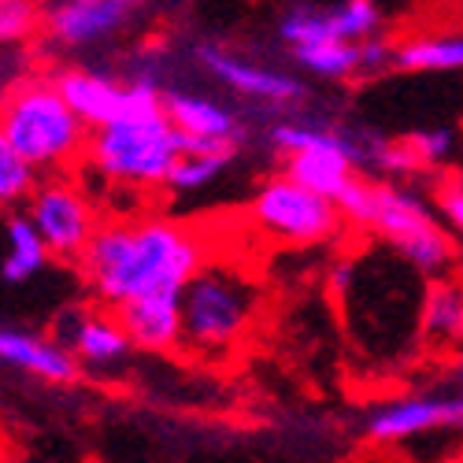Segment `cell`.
Listing matches in <instances>:
<instances>
[{"label": "cell", "instance_id": "26", "mask_svg": "<svg viewBox=\"0 0 463 463\" xmlns=\"http://www.w3.org/2000/svg\"><path fill=\"white\" fill-rule=\"evenodd\" d=\"M438 208L449 222V234L463 245V178H449L438 189Z\"/></svg>", "mask_w": 463, "mask_h": 463}, {"label": "cell", "instance_id": "6", "mask_svg": "<svg viewBox=\"0 0 463 463\" xmlns=\"http://www.w3.org/2000/svg\"><path fill=\"white\" fill-rule=\"evenodd\" d=\"M56 90L67 100V108L86 123V130H104L123 119H145V115H160L167 90L160 86L156 74H134L130 82H115L100 71L71 67L56 74Z\"/></svg>", "mask_w": 463, "mask_h": 463}, {"label": "cell", "instance_id": "17", "mask_svg": "<svg viewBox=\"0 0 463 463\" xmlns=\"http://www.w3.org/2000/svg\"><path fill=\"white\" fill-rule=\"evenodd\" d=\"M286 175L293 182H300L304 189L319 193V197L337 201L341 189L349 185L360 171L345 152H297V156H286Z\"/></svg>", "mask_w": 463, "mask_h": 463}, {"label": "cell", "instance_id": "22", "mask_svg": "<svg viewBox=\"0 0 463 463\" xmlns=\"http://www.w3.org/2000/svg\"><path fill=\"white\" fill-rule=\"evenodd\" d=\"M33 189H37V171L23 160V152L0 130V208L30 204Z\"/></svg>", "mask_w": 463, "mask_h": 463}, {"label": "cell", "instance_id": "31", "mask_svg": "<svg viewBox=\"0 0 463 463\" xmlns=\"http://www.w3.org/2000/svg\"><path fill=\"white\" fill-rule=\"evenodd\" d=\"M459 463H463V459H459Z\"/></svg>", "mask_w": 463, "mask_h": 463}, {"label": "cell", "instance_id": "9", "mask_svg": "<svg viewBox=\"0 0 463 463\" xmlns=\"http://www.w3.org/2000/svg\"><path fill=\"white\" fill-rule=\"evenodd\" d=\"M463 430V393H408L364 415V434L378 449H397L422 434Z\"/></svg>", "mask_w": 463, "mask_h": 463}, {"label": "cell", "instance_id": "30", "mask_svg": "<svg viewBox=\"0 0 463 463\" xmlns=\"http://www.w3.org/2000/svg\"><path fill=\"white\" fill-rule=\"evenodd\" d=\"M459 282H463V279H459Z\"/></svg>", "mask_w": 463, "mask_h": 463}, {"label": "cell", "instance_id": "12", "mask_svg": "<svg viewBox=\"0 0 463 463\" xmlns=\"http://www.w3.org/2000/svg\"><path fill=\"white\" fill-rule=\"evenodd\" d=\"M130 0H56L45 12L49 37L63 49H86L130 19Z\"/></svg>", "mask_w": 463, "mask_h": 463}, {"label": "cell", "instance_id": "2", "mask_svg": "<svg viewBox=\"0 0 463 463\" xmlns=\"http://www.w3.org/2000/svg\"><path fill=\"white\" fill-rule=\"evenodd\" d=\"M334 204L345 222L378 234L411 271L427 275V282L452 275V267L459 260V241L434 219V212L419 193L397 182H374L356 175L341 189V197Z\"/></svg>", "mask_w": 463, "mask_h": 463}, {"label": "cell", "instance_id": "13", "mask_svg": "<svg viewBox=\"0 0 463 463\" xmlns=\"http://www.w3.org/2000/svg\"><path fill=\"white\" fill-rule=\"evenodd\" d=\"M0 364H8L23 374H33L52 385H71L79 378V360H74L56 337L26 334L15 326H0Z\"/></svg>", "mask_w": 463, "mask_h": 463}, {"label": "cell", "instance_id": "14", "mask_svg": "<svg viewBox=\"0 0 463 463\" xmlns=\"http://www.w3.org/2000/svg\"><path fill=\"white\" fill-rule=\"evenodd\" d=\"M419 341L434 353H463V282L430 279L419 293Z\"/></svg>", "mask_w": 463, "mask_h": 463}, {"label": "cell", "instance_id": "7", "mask_svg": "<svg viewBox=\"0 0 463 463\" xmlns=\"http://www.w3.org/2000/svg\"><path fill=\"white\" fill-rule=\"evenodd\" d=\"M249 215L263 234H271L282 245H323L341 230V212L334 201L319 197V193L304 189L289 175L267 178L256 193Z\"/></svg>", "mask_w": 463, "mask_h": 463}, {"label": "cell", "instance_id": "3", "mask_svg": "<svg viewBox=\"0 0 463 463\" xmlns=\"http://www.w3.org/2000/svg\"><path fill=\"white\" fill-rule=\"evenodd\" d=\"M0 130L33 171H60L90 145L86 123L67 108L56 79H26L0 104Z\"/></svg>", "mask_w": 463, "mask_h": 463}, {"label": "cell", "instance_id": "25", "mask_svg": "<svg viewBox=\"0 0 463 463\" xmlns=\"http://www.w3.org/2000/svg\"><path fill=\"white\" fill-rule=\"evenodd\" d=\"M408 148L415 152L419 167H438V164L452 160V152H456V130H449V127H427V130H419V134L408 137Z\"/></svg>", "mask_w": 463, "mask_h": 463}, {"label": "cell", "instance_id": "18", "mask_svg": "<svg viewBox=\"0 0 463 463\" xmlns=\"http://www.w3.org/2000/svg\"><path fill=\"white\" fill-rule=\"evenodd\" d=\"M8 249H5V263H0V275H5V282H30L37 279L49 267V245L42 241V234H37V226L30 222V215L15 212L8 219Z\"/></svg>", "mask_w": 463, "mask_h": 463}, {"label": "cell", "instance_id": "16", "mask_svg": "<svg viewBox=\"0 0 463 463\" xmlns=\"http://www.w3.org/2000/svg\"><path fill=\"white\" fill-rule=\"evenodd\" d=\"M164 108L171 115V123L185 137H197V141H230V145L241 141V119H238V111H230L219 100L167 90Z\"/></svg>", "mask_w": 463, "mask_h": 463}, {"label": "cell", "instance_id": "11", "mask_svg": "<svg viewBox=\"0 0 463 463\" xmlns=\"http://www.w3.org/2000/svg\"><path fill=\"white\" fill-rule=\"evenodd\" d=\"M197 60L215 82H222L226 90H234L241 97H252L263 104H293V100L307 97V86L300 79H293V74L260 67V63L241 60L219 45H197Z\"/></svg>", "mask_w": 463, "mask_h": 463}, {"label": "cell", "instance_id": "10", "mask_svg": "<svg viewBox=\"0 0 463 463\" xmlns=\"http://www.w3.org/2000/svg\"><path fill=\"white\" fill-rule=\"evenodd\" d=\"M56 341L90 371H111L127 364L130 337L115 312H86V307H67L56 319Z\"/></svg>", "mask_w": 463, "mask_h": 463}, {"label": "cell", "instance_id": "20", "mask_svg": "<svg viewBox=\"0 0 463 463\" xmlns=\"http://www.w3.org/2000/svg\"><path fill=\"white\" fill-rule=\"evenodd\" d=\"M271 141L286 156L297 152H345L356 167L364 164V141L345 134V130H330V127H307V123H279L271 130Z\"/></svg>", "mask_w": 463, "mask_h": 463}, {"label": "cell", "instance_id": "24", "mask_svg": "<svg viewBox=\"0 0 463 463\" xmlns=\"http://www.w3.org/2000/svg\"><path fill=\"white\" fill-rule=\"evenodd\" d=\"M42 19L37 0H0V45H15L30 37Z\"/></svg>", "mask_w": 463, "mask_h": 463}, {"label": "cell", "instance_id": "5", "mask_svg": "<svg viewBox=\"0 0 463 463\" xmlns=\"http://www.w3.org/2000/svg\"><path fill=\"white\" fill-rule=\"evenodd\" d=\"M90 156L100 175L127 185H167L171 171L185 156V134L171 123V115H145L123 119L104 130H93Z\"/></svg>", "mask_w": 463, "mask_h": 463}, {"label": "cell", "instance_id": "1", "mask_svg": "<svg viewBox=\"0 0 463 463\" xmlns=\"http://www.w3.org/2000/svg\"><path fill=\"white\" fill-rule=\"evenodd\" d=\"M79 263L93 297L108 312H119L145 297H182L204 267V245L193 230L167 219L108 222Z\"/></svg>", "mask_w": 463, "mask_h": 463}, {"label": "cell", "instance_id": "28", "mask_svg": "<svg viewBox=\"0 0 463 463\" xmlns=\"http://www.w3.org/2000/svg\"><path fill=\"white\" fill-rule=\"evenodd\" d=\"M0 463H33V459H23V456H8V459H0Z\"/></svg>", "mask_w": 463, "mask_h": 463}, {"label": "cell", "instance_id": "29", "mask_svg": "<svg viewBox=\"0 0 463 463\" xmlns=\"http://www.w3.org/2000/svg\"><path fill=\"white\" fill-rule=\"evenodd\" d=\"M137 5H145V0H130V8H137Z\"/></svg>", "mask_w": 463, "mask_h": 463}, {"label": "cell", "instance_id": "27", "mask_svg": "<svg viewBox=\"0 0 463 463\" xmlns=\"http://www.w3.org/2000/svg\"><path fill=\"white\" fill-rule=\"evenodd\" d=\"M452 374H456V385L463 390V353H456V367H452Z\"/></svg>", "mask_w": 463, "mask_h": 463}, {"label": "cell", "instance_id": "23", "mask_svg": "<svg viewBox=\"0 0 463 463\" xmlns=\"http://www.w3.org/2000/svg\"><path fill=\"white\" fill-rule=\"evenodd\" d=\"M238 152H185L178 160V167L171 171L167 185L178 193H197L204 185H212L230 164H234Z\"/></svg>", "mask_w": 463, "mask_h": 463}, {"label": "cell", "instance_id": "21", "mask_svg": "<svg viewBox=\"0 0 463 463\" xmlns=\"http://www.w3.org/2000/svg\"><path fill=\"white\" fill-rule=\"evenodd\" d=\"M293 56L316 79H353V74H364V42L360 45H349V42L307 45V49H297Z\"/></svg>", "mask_w": 463, "mask_h": 463}, {"label": "cell", "instance_id": "19", "mask_svg": "<svg viewBox=\"0 0 463 463\" xmlns=\"http://www.w3.org/2000/svg\"><path fill=\"white\" fill-rule=\"evenodd\" d=\"M397 71H463V30L456 33H430V37H411V42L393 49Z\"/></svg>", "mask_w": 463, "mask_h": 463}, {"label": "cell", "instance_id": "15", "mask_svg": "<svg viewBox=\"0 0 463 463\" xmlns=\"http://www.w3.org/2000/svg\"><path fill=\"white\" fill-rule=\"evenodd\" d=\"M119 323L134 349L167 353L182 345V297H145L119 307Z\"/></svg>", "mask_w": 463, "mask_h": 463}, {"label": "cell", "instance_id": "4", "mask_svg": "<svg viewBox=\"0 0 463 463\" xmlns=\"http://www.w3.org/2000/svg\"><path fill=\"white\" fill-rule=\"evenodd\" d=\"M260 307V289L238 267L204 263L182 289V345L219 356L249 334Z\"/></svg>", "mask_w": 463, "mask_h": 463}, {"label": "cell", "instance_id": "8", "mask_svg": "<svg viewBox=\"0 0 463 463\" xmlns=\"http://www.w3.org/2000/svg\"><path fill=\"white\" fill-rule=\"evenodd\" d=\"M26 215L37 226L42 241L49 245V252L60 260H82L93 234L100 230L90 197L79 185H71L63 175H52L49 182H37Z\"/></svg>", "mask_w": 463, "mask_h": 463}]
</instances>
